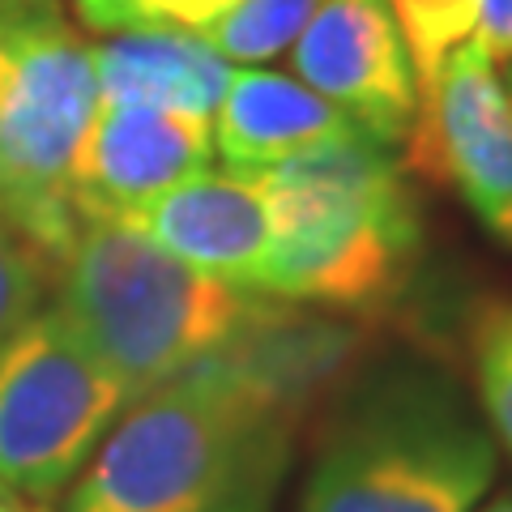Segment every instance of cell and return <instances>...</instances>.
Listing matches in <instances>:
<instances>
[{
    "mask_svg": "<svg viewBox=\"0 0 512 512\" xmlns=\"http://www.w3.org/2000/svg\"><path fill=\"white\" fill-rule=\"evenodd\" d=\"M350 346L338 320L274 299L231 346L128 402L64 512H274L312 393Z\"/></svg>",
    "mask_w": 512,
    "mask_h": 512,
    "instance_id": "obj_1",
    "label": "cell"
},
{
    "mask_svg": "<svg viewBox=\"0 0 512 512\" xmlns=\"http://www.w3.org/2000/svg\"><path fill=\"white\" fill-rule=\"evenodd\" d=\"M495 470V436L461 384L393 359L329 410L299 512H474Z\"/></svg>",
    "mask_w": 512,
    "mask_h": 512,
    "instance_id": "obj_2",
    "label": "cell"
},
{
    "mask_svg": "<svg viewBox=\"0 0 512 512\" xmlns=\"http://www.w3.org/2000/svg\"><path fill=\"white\" fill-rule=\"evenodd\" d=\"M274 244L252 291L329 312L389 303L419 252V201L393 146L350 133L256 171Z\"/></svg>",
    "mask_w": 512,
    "mask_h": 512,
    "instance_id": "obj_3",
    "label": "cell"
},
{
    "mask_svg": "<svg viewBox=\"0 0 512 512\" xmlns=\"http://www.w3.org/2000/svg\"><path fill=\"white\" fill-rule=\"evenodd\" d=\"M56 291V312L133 402L231 346L274 303L201 274L111 218L77 222L73 244L56 265Z\"/></svg>",
    "mask_w": 512,
    "mask_h": 512,
    "instance_id": "obj_4",
    "label": "cell"
},
{
    "mask_svg": "<svg viewBox=\"0 0 512 512\" xmlns=\"http://www.w3.org/2000/svg\"><path fill=\"white\" fill-rule=\"evenodd\" d=\"M99 111L94 47L60 0H0V218L47 265L77 235L73 163Z\"/></svg>",
    "mask_w": 512,
    "mask_h": 512,
    "instance_id": "obj_5",
    "label": "cell"
},
{
    "mask_svg": "<svg viewBox=\"0 0 512 512\" xmlns=\"http://www.w3.org/2000/svg\"><path fill=\"white\" fill-rule=\"evenodd\" d=\"M128 402L69 320L56 308L35 312L0 342V483L35 504L56 500Z\"/></svg>",
    "mask_w": 512,
    "mask_h": 512,
    "instance_id": "obj_6",
    "label": "cell"
},
{
    "mask_svg": "<svg viewBox=\"0 0 512 512\" xmlns=\"http://www.w3.org/2000/svg\"><path fill=\"white\" fill-rule=\"evenodd\" d=\"M406 167L453 188L483 227L512 248V94L474 43L419 86L406 133Z\"/></svg>",
    "mask_w": 512,
    "mask_h": 512,
    "instance_id": "obj_7",
    "label": "cell"
},
{
    "mask_svg": "<svg viewBox=\"0 0 512 512\" xmlns=\"http://www.w3.org/2000/svg\"><path fill=\"white\" fill-rule=\"evenodd\" d=\"M291 64L303 86L346 111L367 137L384 146L406 141L419 86L389 0H320L291 43Z\"/></svg>",
    "mask_w": 512,
    "mask_h": 512,
    "instance_id": "obj_8",
    "label": "cell"
},
{
    "mask_svg": "<svg viewBox=\"0 0 512 512\" xmlns=\"http://www.w3.org/2000/svg\"><path fill=\"white\" fill-rule=\"evenodd\" d=\"M210 154V120L146 103H99L73 163L77 218H133L167 188L205 171Z\"/></svg>",
    "mask_w": 512,
    "mask_h": 512,
    "instance_id": "obj_9",
    "label": "cell"
},
{
    "mask_svg": "<svg viewBox=\"0 0 512 512\" xmlns=\"http://www.w3.org/2000/svg\"><path fill=\"white\" fill-rule=\"evenodd\" d=\"M124 222L184 265L239 291H252L274 244L261 180L244 171H197Z\"/></svg>",
    "mask_w": 512,
    "mask_h": 512,
    "instance_id": "obj_10",
    "label": "cell"
},
{
    "mask_svg": "<svg viewBox=\"0 0 512 512\" xmlns=\"http://www.w3.org/2000/svg\"><path fill=\"white\" fill-rule=\"evenodd\" d=\"M214 150L227 171H269L303 150H316L325 141H338L363 128L338 111L329 99H320L299 77L239 69L231 73L227 94L210 116Z\"/></svg>",
    "mask_w": 512,
    "mask_h": 512,
    "instance_id": "obj_11",
    "label": "cell"
},
{
    "mask_svg": "<svg viewBox=\"0 0 512 512\" xmlns=\"http://www.w3.org/2000/svg\"><path fill=\"white\" fill-rule=\"evenodd\" d=\"M231 60L184 26L111 30L94 43L99 103H146L210 120L231 82Z\"/></svg>",
    "mask_w": 512,
    "mask_h": 512,
    "instance_id": "obj_12",
    "label": "cell"
},
{
    "mask_svg": "<svg viewBox=\"0 0 512 512\" xmlns=\"http://www.w3.org/2000/svg\"><path fill=\"white\" fill-rule=\"evenodd\" d=\"M320 9V0H235V5L201 30L227 60H274L291 52L299 30Z\"/></svg>",
    "mask_w": 512,
    "mask_h": 512,
    "instance_id": "obj_13",
    "label": "cell"
},
{
    "mask_svg": "<svg viewBox=\"0 0 512 512\" xmlns=\"http://www.w3.org/2000/svg\"><path fill=\"white\" fill-rule=\"evenodd\" d=\"M389 9L406 43L414 86H427L478 22V0H389Z\"/></svg>",
    "mask_w": 512,
    "mask_h": 512,
    "instance_id": "obj_14",
    "label": "cell"
},
{
    "mask_svg": "<svg viewBox=\"0 0 512 512\" xmlns=\"http://www.w3.org/2000/svg\"><path fill=\"white\" fill-rule=\"evenodd\" d=\"M470 355L478 410H483L495 444H504L512 453V299L478 312L470 333Z\"/></svg>",
    "mask_w": 512,
    "mask_h": 512,
    "instance_id": "obj_15",
    "label": "cell"
},
{
    "mask_svg": "<svg viewBox=\"0 0 512 512\" xmlns=\"http://www.w3.org/2000/svg\"><path fill=\"white\" fill-rule=\"evenodd\" d=\"M56 282V269L30 239L0 218V342L43 312V295Z\"/></svg>",
    "mask_w": 512,
    "mask_h": 512,
    "instance_id": "obj_16",
    "label": "cell"
},
{
    "mask_svg": "<svg viewBox=\"0 0 512 512\" xmlns=\"http://www.w3.org/2000/svg\"><path fill=\"white\" fill-rule=\"evenodd\" d=\"M90 30H133V26H184L205 30L235 0H73Z\"/></svg>",
    "mask_w": 512,
    "mask_h": 512,
    "instance_id": "obj_17",
    "label": "cell"
},
{
    "mask_svg": "<svg viewBox=\"0 0 512 512\" xmlns=\"http://www.w3.org/2000/svg\"><path fill=\"white\" fill-rule=\"evenodd\" d=\"M474 47L491 64H508L512 69V0H478Z\"/></svg>",
    "mask_w": 512,
    "mask_h": 512,
    "instance_id": "obj_18",
    "label": "cell"
},
{
    "mask_svg": "<svg viewBox=\"0 0 512 512\" xmlns=\"http://www.w3.org/2000/svg\"><path fill=\"white\" fill-rule=\"evenodd\" d=\"M0 512H47V508L35 504V500H26V495H18V491H9L5 483H0Z\"/></svg>",
    "mask_w": 512,
    "mask_h": 512,
    "instance_id": "obj_19",
    "label": "cell"
},
{
    "mask_svg": "<svg viewBox=\"0 0 512 512\" xmlns=\"http://www.w3.org/2000/svg\"><path fill=\"white\" fill-rule=\"evenodd\" d=\"M483 512H512V491H504L500 500H491V504H487Z\"/></svg>",
    "mask_w": 512,
    "mask_h": 512,
    "instance_id": "obj_20",
    "label": "cell"
},
{
    "mask_svg": "<svg viewBox=\"0 0 512 512\" xmlns=\"http://www.w3.org/2000/svg\"><path fill=\"white\" fill-rule=\"evenodd\" d=\"M504 82H508V94H512V69H508V77H504Z\"/></svg>",
    "mask_w": 512,
    "mask_h": 512,
    "instance_id": "obj_21",
    "label": "cell"
}]
</instances>
